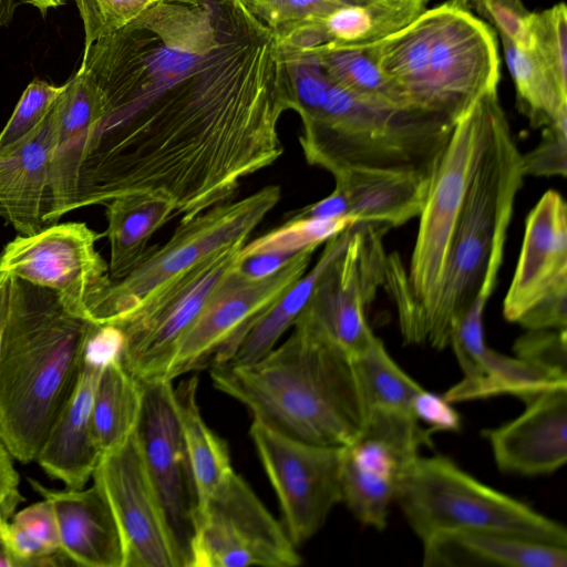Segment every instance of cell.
Segmentation results:
<instances>
[{"label":"cell","mask_w":567,"mask_h":567,"mask_svg":"<svg viewBox=\"0 0 567 567\" xmlns=\"http://www.w3.org/2000/svg\"><path fill=\"white\" fill-rule=\"evenodd\" d=\"M567 290V205L547 190L529 212L517 265L504 298V318L518 319L544 298Z\"/></svg>","instance_id":"19"},{"label":"cell","mask_w":567,"mask_h":567,"mask_svg":"<svg viewBox=\"0 0 567 567\" xmlns=\"http://www.w3.org/2000/svg\"><path fill=\"white\" fill-rule=\"evenodd\" d=\"M297 252L272 251L251 255L238 260L236 271L246 279H261L275 274Z\"/></svg>","instance_id":"48"},{"label":"cell","mask_w":567,"mask_h":567,"mask_svg":"<svg viewBox=\"0 0 567 567\" xmlns=\"http://www.w3.org/2000/svg\"><path fill=\"white\" fill-rule=\"evenodd\" d=\"M10 291V276L0 275V340L7 316Z\"/></svg>","instance_id":"52"},{"label":"cell","mask_w":567,"mask_h":567,"mask_svg":"<svg viewBox=\"0 0 567 567\" xmlns=\"http://www.w3.org/2000/svg\"><path fill=\"white\" fill-rule=\"evenodd\" d=\"M318 247L299 250L279 270L261 279H246L235 267L181 339L165 379L173 381L228 361L250 322L307 272Z\"/></svg>","instance_id":"14"},{"label":"cell","mask_w":567,"mask_h":567,"mask_svg":"<svg viewBox=\"0 0 567 567\" xmlns=\"http://www.w3.org/2000/svg\"><path fill=\"white\" fill-rule=\"evenodd\" d=\"M501 107L497 89H493L455 123L430 173L408 271L396 269L385 280L406 344H423L424 327L447 262L467 186Z\"/></svg>","instance_id":"6"},{"label":"cell","mask_w":567,"mask_h":567,"mask_svg":"<svg viewBox=\"0 0 567 567\" xmlns=\"http://www.w3.org/2000/svg\"><path fill=\"white\" fill-rule=\"evenodd\" d=\"M94 324L53 290L10 277L0 340V440L21 463L35 461L71 400Z\"/></svg>","instance_id":"3"},{"label":"cell","mask_w":567,"mask_h":567,"mask_svg":"<svg viewBox=\"0 0 567 567\" xmlns=\"http://www.w3.org/2000/svg\"><path fill=\"white\" fill-rule=\"evenodd\" d=\"M53 137L52 107L30 135L0 151V217L19 235H31L47 226Z\"/></svg>","instance_id":"23"},{"label":"cell","mask_w":567,"mask_h":567,"mask_svg":"<svg viewBox=\"0 0 567 567\" xmlns=\"http://www.w3.org/2000/svg\"><path fill=\"white\" fill-rule=\"evenodd\" d=\"M210 378L218 391L247 408L252 421L303 443L346 446L370 412L352 357L298 322L262 358L215 363Z\"/></svg>","instance_id":"2"},{"label":"cell","mask_w":567,"mask_h":567,"mask_svg":"<svg viewBox=\"0 0 567 567\" xmlns=\"http://www.w3.org/2000/svg\"><path fill=\"white\" fill-rule=\"evenodd\" d=\"M525 176L553 177L567 175V111L543 127L538 144L522 154Z\"/></svg>","instance_id":"42"},{"label":"cell","mask_w":567,"mask_h":567,"mask_svg":"<svg viewBox=\"0 0 567 567\" xmlns=\"http://www.w3.org/2000/svg\"><path fill=\"white\" fill-rule=\"evenodd\" d=\"M352 361L369 410L382 408L411 414V401L422 386L396 364L378 337Z\"/></svg>","instance_id":"35"},{"label":"cell","mask_w":567,"mask_h":567,"mask_svg":"<svg viewBox=\"0 0 567 567\" xmlns=\"http://www.w3.org/2000/svg\"><path fill=\"white\" fill-rule=\"evenodd\" d=\"M567 386V379L518 357H509L486 347L477 363V373L450 388L444 398L452 404L498 395H514L527 402L537 395Z\"/></svg>","instance_id":"29"},{"label":"cell","mask_w":567,"mask_h":567,"mask_svg":"<svg viewBox=\"0 0 567 567\" xmlns=\"http://www.w3.org/2000/svg\"><path fill=\"white\" fill-rule=\"evenodd\" d=\"M280 196L278 185H268L243 199L221 203L181 221L163 246H156L127 276L110 284L92 307L91 320L115 323L215 254L244 246Z\"/></svg>","instance_id":"9"},{"label":"cell","mask_w":567,"mask_h":567,"mask_svg":"<svg viewBox=\"0 0 567 567\" xmlns=\"http://www.w3.org/2000/svg\"><path fill=\"white\" fill-rule=\"evenodd\" d=\"M12 455L0 440V508L12 512L23 501L19 492V474L14 468Z\"/></svg>","instance_id":"49"},{"label":"cell","mask_w":567,"mask_h":567,"mask_svg":"<svg viewBox=\"0 0 567 567\" xmlns=\"http://www.w3.org/2000/svg\"><path fill=\"white\" fill-rule=\"evenodd\" d=\"M100 237L82 221L18 235L0 254V275L51 289L66 308L91 320L92 307L112 282L109 265L95 248Z\"/></svg>","instance_id":"15"},{"label":"cell","mask_w":567,"mask_h":567,"mask_svg":"<svg viewBox=\"0 0 567 567\" xmlns=\"http://www.w3.org/2000/svg\"><path fill=\"white\" fill-rule=\"evenodd\" d=\"M14 512L0 508V566L17 567L9 540V518Z\"/></svg>","instance_id":"51"},{"label":"cell","mask_w":567,"mask_h":567,"mask_svg":"<svg viewBox=\"0 0 567 567\" xmlns=\"http://www.w3.org/2000/svg\"><path fill=\"white\" fill-rule=\"evenodd\" d=\"M104 367L84 361L76 389L35 458L50 477L66 488H83L102 455L94 436L92 409Z\"/></svg>","instance_id":"24"},{"label":"cell","mask_w":567,"mask_h":567,"mask_svg":"<svg viewBox=\"0 0 567 567\" xmlns=\"http://www.w3.org/2000/svg\"><path fill=\"white\" fill-rule=\"evenodd\" d=\"M241 247L215 254L113 323L122 331L120 359L130 373L142 382L165 379L181 339L213 292L237 266Z\"/></svg>","instance_id":"13"},{"label":"cell","mask_w":567,"mask_h":567,"mask_svg":"<svg viewBox=\"0 0 567 567\" xmlns=\"http://www.w3.org/2000/svg\"><path fill=\"white\" fill-rule=\"evenodd\" d=\"M354 223L351 217L286 219L284 225L246 243L238 258L272 251L298 252L311 245L320 246Z\"/></svg>","instance_id":"37"},{"label":"cell","mask_w":567,"mask_h":567,"mask_svg":"<svg viewBox=\"0 0 567 567\" xmlns=\"http://www.w3.org/2000/svg\"><path fill=\"white\" fill-rule=\"evenodd\" d=\"M368 54L410 109L454 123L498 86L496 33L467 0L426 9L401 31L370 45Z\"/></svg>","instance_id":"4"},{"label":"cell","mask_w":567,"mask_h":567,"mask_svg":"<svg viewBox=\"0 0 567 567\" xmlns=\"http://www.w3.org/2000/svg\"><path fill=\"white\" fill-rule=\"evenodd\" d=\"M430 0H399L368 6H342L317 19L322 44L364 49L411 24Z\"/></svg>","instance_id":"30"},{"label":"cell","mask_w":567,"mask_h":567,"mask_svg":"<svg viewBox=\"0 0 567 567\" xmlns=\"http://www.w3.org/2000/svg\"><path fill=\"white\" fill-rule=\"evenodd\" d=\"M101 97L76 208L131 195L188 220L282 154L295 101L275 30L243 0H156L83 50Z\"/></svg>","instance_id":"1"},{"label":"cell","mask_w":567,"mask_h":567,"mask_svg":"<svg viewBox=\"0 0 567 567\" xmlns=\"http://www.w3.org/2000/svg\"><path fill=\"white\" fill-rule=\"evenodd\" d=\"M63 85L32 80L21 94L13 113L0 132V151L30 135L48 116Z\"/></svg>","instance_id":"39"},{"label":"cell","mask_w":567,"mask_h":567,"mask_svg":"<svg viewBox=\"0 0 567 567\" xmlns=\"http://www.w3.org/2000/svg\"><path fill=\"white\" fill-rule=\"evenodd\" d=\"M248 9L282 37L300 23L342 7L338 0H243Z\"/></svg>","instance_id":"41"},{"label":"cell","mask_w":567,"mask_h":567,"mask_svg":"<svg viewBox=\"0 0 567 567\" xmlns=\"http://www.w3.org/2000/svg\"><path fill=\"white\" fill-rule=\"evenodd\" d=\"M524 177L522 153L501 107L467 186L423 344L436 350L449 347L456 324L477 296L491 298Z\"/></svg>","instance_id":"5"},{"label":"cell","mask_w":567,"mask_h":567,"mask_svg":"<svg viewBox=\"0 0 567 567\" xmlns=\"http://www.w3.org/2000/svg\"><path fill=\"white\" fill-rule=\"evenodd\" d=\"M390 228L375 221L354 223L347 245L326 266L295 321L351 357L374 338L367 310L384 282L383 239Z\"/></svg>","instance_id":"10"},{"label":"cell","mask_w":567,"mask_h":567,"mask_svg":"<svg viewBox=\"0 0 567 567\" xmlns=\"http://www.w3.org/2000/svg\"><path fill=\"white\" fill-rule=\"evenodd\" d=\"M352 225L324 241L323 250L312 269L307 270L297 282L250 322L226 362L251 363L277 346L279 339L288 328L292 327L303 309L326 266L347 245Z\"/></svg>","instance_id":"28"},{"label":"cell","mask_w":567,"mask_h":567,"mask_svg":"<svg viewBox=\"0 0 567 567\" xmlns=\"http://www.w3.org/2000/svg\"><path fill=\"white\" fill-rule=\"evenodd\" d=\"M303 52L316 58L332 84L355 99L382 107L410 109L402 94L363 50L324 43Z\"/></svg>","instance_id":"34"},{"label":"cell","mask_w":567,"mask_h":567,"mask_svg":"<svg viewBox=\"0 0 567 567\" xmlns=\"http://www.w3.org/2000/svg\"><path fill=\"white\" fill-rule=\"evenodd\" d=\"M517 417L483 431L498 470L523 476L554 473L567 462V386L525 402Z\"/></svg>","instance_id":"20"},{"label":"cell","mask_w":567,"mask_h":567,"mask_svg":"<svg viewBox=\"0 0 567 567\" xmlns=\"http://www.w3.org/2000/svg\"><path fill=\"white\" fill-rule=\"evenodd\" d=\"M288 533L233 471L199 507L188 567H296Z\"/></svg>","instance_id":"11"},{"label":"cell","mask_w":567,"mask_h":567,"mask_svg":"<svg viewBox=\"0 0 567 567\" xmlns=\"http://www.w3.org/2000/svg\"><path fill=\"white\" fill-rule=\"evenodd\" d=\"M250 436L280 504L285 529L298 546L341 503L342 446L303 443L252 421Z\"/></svg>","instance_id":"16"},{"label":"cell","mask_w":567,"mask_h":567,"mask_svg":"<svg viewBox=\"0 0 567 567\" xmlns=\"http://www.w3.org/2000/svg\"><path fill=\"white\" fill-rule=\"evenodd\" d=\"M101 114V97L83 68L63 84L54 103V137L49 166L45 225L76 209L80 167L90 131Z\"/></svg>","instance_id":"21"},{"label":"cell","mask_w":567,"mask_h":567,"mask_svg":"<svg viewBox=\"0 0 567 567\" xmlns=\"http://www.w3.org/2000/svg\"><path fill=\"white\" fill-rule=\"evenodd\" d=\"M341 217H349L347 200L342 192L334 187L332 193L321 200L289 213L287 219Z\"/></svg>","instance_id":"50"},{"label":"cell","mask_w":567,"mask_h":567,"mask_svg":"<svg viewBox=\"0 0 567 567\" xmlns=\"http://www.w3.org/2000/svg\"><path fill=\"white\" fill-rule=\"evenodd\" d=\"M343 6H368L373 3H381V2H391V1H399V0H338Z\"/></svg>","instance_id":"55"},{"label":"cell","mask_w":567,"mask_h":567,"mask_svg":"<svg viewBox=\"0 0 567 567\" xmlns=\"http://www.w3.org/2000/svg\"><path fill=\"white\" fill-rule=\"evenodd\" d=\"M516 90V106L533 128L550 124L567 111V90L530 49H522L499 34Z\"/></svg>","instance_id":"33"},{"label":"cell","mask_w":567,"mask_h":567,"mask_svg":"<svg viewBox=\"0 0 567 567\" xmlns=\"http://www.w3.org/2000/svg\"><path fill=\"white\" fill-rule=\"evenodd\" d=\"M143 400V383L130 373L120 357L101 371L94 393L92 421L101 453L109 452L135 431Z\"/></svg>","instance_id":"32"},{"label":"cell","mask_w":567,"mask_h":567,"mask_svg":"<svg viewBox=\"0 0 567 567\" xmlns=\"http://www.w3.org/2000/svg\"><path fill=\"white\" fill-rule=\"evenodd\" d=\"M487 299L477 296L472 306L456 324L450 346L452 347L463 377L470 378L477 373V363L486 349L483 330V315Z\"/></svg>","instance_id":"45"},{"label":"cell","mask_w":567,"mask_h":567,"mask_svg":"<svg viewBox=\"0 0 567 567\" xmlns=\"http://www.w3.org/2000/svg\"><path fill=\"white\" fill-rule=\"evenodd\" d=\"M20 3L21 0H0V28L10 24Z\"/></svg>","instance_id":"53"},{"label":"cell","mask_w":567,"mask_h":567,"mask_svg":"<svg viewBox=\"0 0 567 567\" xmlns=\"http://www.w3.org/2000/svg\"><path fill=\"white\" fill-rule=\"evenodd\" d=\"M61 1H63V2H64V0H61Z\"/></svg>","instance_id":"56"},{"label":"cell","mask_w":567,"mask_h":567,"mask_svg":"<svg viewBox=\"0 0 567 567\" xmlns=\"http://www.w3.org/2000/svg\"><path fill=\"white\" fill-rule=\"evenodd\" d=\"M111 247L109 276L117 281L138 267L156 248L153 234L176 217L167 200L151 195L115 198L105 205Z\"/></svg>","instance_id":"27"},{"label":"cell","mask_w":567,"mask_h":567,"mask_svg":"<svg viewBox=\"0 0 567 567\" xmlns=\"http://www.w3.org/2000/svg\"><path fill=\"white\" fill-rule=\"evenodd\" d=\"M198 377L181 382L175 392L182 434L198 496V508L234 471L226 442L206 424L197 402Z\"/></svg>","instance_id":"31"},{"label":"cell","mask_w":567,"mask_h":567,"mask_svg":"<svg viewBox=\"0 0 567 567\" xmlns=\"http://www.w3.org/2000/svg\"><path fill=\"white\" fill-rule=\"evenodd\" d=\"M301 122L305 158L332 176L358 167L430 175L455 125L419 110L365 103L332 83Z\"/></svg>","instance_id":"7"},{"label":"cell","mask_w":567,"mask_h":567,"mask_svg":"<svg viewBox=\"0 0 567 567\" xmlns=\"http://www.w3.org/2000/svg\"><path fill=\"white\" fill-rule=\"evenodd\" d=\"M514 342L515 355L567 379V330H526Z\"/></svg>","instance_id":"43"},{"label":"cell","mask_w":567,"mask_h":567,"mask_svg":"<svg viewBox=\"0 0 567 567\" xmlns=\"http://www.w3.org/2000/svg\"><path fill=\"white\" fill-rule=\"evenodd\" d=\"M529 49L567 90V8L564 2L533 12Z\"/></svg>","instance_id":"38"},{"label":"cell","mask_w":567,"mask_h":567,"mask_svg":"<svg viewBox=\"0 0 567 567\" xmlns=\"http://www.w3.org/2000/svg\"><path fill=\"white\" fill-rule=\"evenodd\" d=\"M395 503L421 542L449 532H492L567 546L561 523L482 483L445 456H419Z\"/></svg>","instance_id":"8"},{"label":"cell","mask_w":567,"mask_h":567,"mask_svg":"<svg viewBox=\"0 0 567 567\" xmlns=\"http://www.w3.org/2000/svg\"><path fill=\"white\" fill-rule=\"evenodd\" d=\"M156 0H75L84 29V49L136 19Z\"/></svg>","instance_id":"40"},{"label":"cell","mask_w":567,"mask_h":567,"mask_svg":"<svg viewBox=\"0 0 567 567\" xmlns=\"http://www.w3.org/2000/svg\"><path fill=\"white\" fill-rule=\"evenodd\" d=\"M334 177L348 206V216L358 221L399 227L419 217L425 203L430 175L414 172L349 168Z\"/></svg>","instance_id":"26"},{"label":"cell","mask_w":567,"mask_h":567,"mask_svg":"<svg viewBox=\"0 0 567 567\" xmlns=\"http://www.w3.org/2000/svg\"><path fill=\"white\" fill-rule=\"evenodd\" d=\"M142 383V409L135 431L143 462L184 567H188L198 496L173 381L154 379Z\"/></svg>","instance_id":"17"},{"label":"cell","mask_w":567,"mask_h":567,"mask_svg":"<svg viewBox=\"0 0 567 567\" xmlns=\"http://www.w3.org/2000/svg\"><path fill=\"white\" fill-rule=\"evenodd\" d=\"M92 477L115 517L124 567H184L144 465L136 431L101 455Z\"/></svg>","instance_id":"18"},{"label":"cell","mask_w":567,"mask_h":567,"mask_svg":"<svg viewBox=\"0 0 567 567\" xmlns=\"http://www.w3.org/2000/svg\"><path fill=\"white\" fill-rule=\"evenodd\" d=\"M423 544L425 567H566L567 546L492 532H449Z\"/></svg>","instance_id":"25"},{"label":"cell","mask_w":567,"mask_h":567,"mask_svg":"<svg viewBox=\"0 0 567 567\" xmlns=\"http://www.w3.org/2000/svg\"><path fill=\"white\" fill-rule=\"evenodd\" d=\"M471 9L522 49H529L532 13L522 0H467Z\"/></svg>","instance_id":"44"},{"label":"cell","mask_w":567,"mask_h":567,"mask_svg":"<svg viewBox=\"0 0 567 567\" xmlns=\"http://www.w3.org/2000/svg\"><path fill=\"white\" fill-rule=\"evenodd\" d=\"M9 540L17 567L74 565L62 550L52 505L44 498L13 516Z\"/></svg>","instance_id":"36"},{"label":"cell","mask_w":567,"mask_h":567,"mask_svg":"<svg viewBox=\"0 0 567 567\" xmlns=\"http://www.w3.org/2000/svg\"><path fill=\"white\" fill-rule=\"evenodd\" d=\"M21 3L30 4L38 9L42 16H45L50 9L56 8L64 2L61 0H21Z\"/></svg>","instance_id":"54"},{"label":"cell","mask_w":567,"mask_h":567,"mask_svg":"<svg viewBox=\"0 0 567 567\" xmlns=\"http://www.w3.org/2000/svg\"><path fill=\"white\" fill-rule=\"evenodd\" d=\"M31 487L52 505L62 550L74 565L124 567L122 537L101 489H52L29 478Z\"/></svg>","instance_id":"22"},{"label":"cell","mask_w":567,"mask_h":567,"mask_svg":"<svg viewBox=\"0 0 567 567\" xmlns=\"http://www.w3.org/2000/svg\"><path fill=\"white\" fill-rule=\"evenodd\" d=\"M430 430L410 413L373 408L358 436L341 451V503L363 525L382 530L390 505Z\"/></svg>","instance_id":"12"},{"label":"cell","mask_w":567,"mask_h":567,"mask_svg":"<svg viewBox=\"0 0 567 567\" xmlns=\"http://www.w3.org/2000/svg\"><path fill=\"white\" fill-rule=\"evenodd\" d=\"M411 414L430 426L433 432H460L462 420L460 413L443 395L421 389L410 404Z\"/></svg>","instance_id":"46"},{"label":"cell","mask_w":567,"mask_h":567,"mask_svg":"<svg viewBox=\"0 0 567 567\" xmlns=\"http://www.w3.org/2000/svg\"><path fill=\"white\" fill-rule=\"evenodd\" d=\"M516 323L526 330H567V290L544 298Z\"/></svg>","instance_id":"47"}]
</instances>
